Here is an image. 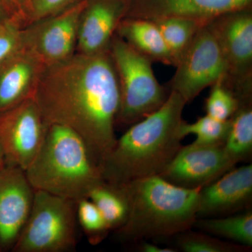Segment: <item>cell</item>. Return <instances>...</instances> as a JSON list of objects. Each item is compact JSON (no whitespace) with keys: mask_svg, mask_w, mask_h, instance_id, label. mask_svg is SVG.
<instances>
[{"mask_svg":"<svg viewBox=\"0 0 252 252\" xmlns=\"http://www.w3.org/2000/svg\"><path fill=\"white\" fill-rule=\"evenodd\" d=\"M193 228L252 248V208L228 216L196 219Z\"/></svg>","mask_w":252,"mask_h":252,"instance_id":"d6986e66","label":"cell"},{"mask_svg":"<svg viewBox=\"0 0 252 252\" xmlns=\"http://www.w3.org/2000/svg\"><path fill=\"white\" fill-rule=\"evenodd\" d=\"M25 172L34 190L74 201L87 198L103 181L84 139L58 124H48L40 148Z\"/></svg>","mask_w":252,"mask_h":252,"instance_id":"277c9868","label":"cell"},{"mask_svg":"<svg viewBox=\"0 0 252 252\" xmlns=\"http://www.w3.org/2000/svg\"><path fill=\"white\" fill-rule=\"evenodd\" d=\"M48 124L69 127L81 136L100 167L117 137L120 92L109 51L76 53L45 67L34 97Z\"/></svg>","mask_w":252,"mask_h":252,"instance_id":"6da1fadb","label":"cell"},{"mask_svg":"<svg viewBox=\"0 0 252 252\" xmlns=\"http://www.w3.org/2000/svg\"><path fill=\"white\" fill-rule=\"evenodd\" d=\"M77 203L34 190L32 205L12 252H69L77 246Z\"/></svg>","mask_w":252,"mask_h":252,"instance_id":"8992f818","label":"cell"},{"mask_svg":"<svg viewBox=\"0 0 252 252\" xmlns=\"http://www.w3.org/2000/svg\"><path fill=\"white\" fill-rule=\"evenodd\" d=\"M76 203L77 221L91 245H98L111 232L104 217L89 198H81Z\"/></svg>","mask_w":252,"mask_h":252,"instance_id":"cb8c5ba5","label":"cell"},{"mask_svg":"<svg viewBox=\"0 0 252 252\" xmlns=\"http://www.w3.org/2000/svg\"><path fill=\"white\" fill-rule=\"evenodd\" d=\"M208 25L226 62L223 84L239 101L252 98V6L220 15Z\"/></svg>","mask_w":252,"mask_h":252,"instance_id":"52a82bcc","label":"cell"},{"mask_svg":"<svg viewBox=\"0 0 252 252\" xmlns=\"http://www.w3.org/2000/svg\"><path fill=\"white\" fill-rule=\"evenodd\" d=\"M170 51L175 67L200 28L207 23L185 18H165L153 21Z\"/></svg>","mask_w":252,"mask_h":252,"instance_id":"44dd1931","label":"cell"},{"mask_svg":"<svg viewBox=\"0 0 252 252\" xmlns=\"http://www.w3.org/2000/svg\"><path fill=\"white\" fill-rule=\"evenodd\" d=\"M135 251L139 252H177L170 247H162L151 240H142L130 245Z\"/></svg>","mask_w":252,"mask_h":252,"instance_id":"f1b7e54d","label":"cell"},{"mask_svg":"<svg viewBox=\"0 0 252 252\" xmlns=\"http://www.w3.org/2000/svg\"><path fill=\"white\" fill-rule=\"evenodd\" d=\"M223 149L235 165L250 161L252 156V99L240 101L229 119Z\"/></svg>","mask_w":252,"mask_h":252,"instance_id":"ffe728a7","label":"cell"},{"mask_svg":"<svg viewBox=\"0 0 252 252\" xmlns=\"http://www.w3.org/2000/svg\"><path fill=\"white\" fill-rule=\"evenodd\" d=\"M124 185L130 211L125 224L114 231L119 243L130 247L142 240H168L193 228L200 189L177 187L158 175Z\"/></svg>","mask_w":252,"mask_h":252,"instance_id":"3957f363","label":"cell"},{"mask_svg":"<svg viewBox=\"0 0 252 252\" xmlns=\"http://www.w3.org/2000/svg\"><path fill=\"white\" fill-rule=\"evenodd\" d=\"M222 79L210 86V94L205 100L207 115L220 121L229 120L238 108L240 101Z\"/></svg>","mask_w":252,"mask_h":252,"instance_id":"d4e9b609","label":"cell"},{"mask_svg":"<svg viewBox=\"0 0 252 252\" xmlns=\"http://www.w3.org/2000/svg\"><path fill=\"white\" fill-rule=\"evenodd\" d=\"M22 29L14 20L0 22V65L24 49Z\"/></svg>","mask_w":252,"mask_h":252,"instance_id":"484cf974","label":"cell"},{"mask_svg":"<svg viewBox=\"0 0 252 252\" xmlns=\"http://www.w3.org/2000/svg\"><path fill=\"white\" fill-rule=\"evenodd\" d=\"M172 79L165 86L180 94L186 103L228 74L224 56L208 23L197 32L175 66Z\"/></svg>","mask_w":252,"mask_h":252,"instance_id":"ba28073f","label":"cell"},{"mask_svg":"<svg viewBox=\"0 0 252 252\" xmlns=\"http://www.w3.org/2000/svg\"><path fill=\"white\" fill-rule=\"evenodd\" d=\"M183 98L170 92L160 109L129 126L101 162L103 180L114 184L159 175L182 147Z\"/></svg>","mask_w":252,"mask_h":252,"instance_id":"7a4b0ae2","label":"cell"},{"mask_svg":"<svg viewBox=\"0 0 252 252\" xmlns=\"http://www.w3.org/2000/svg\"><path fill=\"white\" fill-rule=\"evenodd\" d=\"M15 19L24 28L31 23V0H4Z\"/></svg>","mask_w":252,"mask_h":252,"instance_id":"83f0119b","label":"cell"},{"mask_svg":"<svg viewBox=\"0 0 252 252\" xmlns=\"http://www.w3.org/2000/svg\"><path fill=\"white\" fill-rule=\"evenodd\" d=\"M230 121H220L210 116L198 118L193 124L185 122L181 134L185 138L189 135H195L193 143L201 145H223L229 130Z\"/></svg>","mask_w":252,"mask_h":252,"instance_id":"603a6c76","label":"cell"},{"mask_svg":"<svg viewBox=\"0 0 252 252\" xmlns=\"http://www.w3.org/2000/svg\"><path fill=\"white\" fill-rule=\"evenodd\" d=\"M236 165L223 145L191 144L181 147L172 161L158 176L169 183L187 189L210 185Z\"/></svg>","mask_w":252,"mask_h":252,"instance_id":"8fae6325","label":"cell"},{"mask_svg":"<svg viewBox=\"0 0 252 252\" xmlns=\"http://www.w3.org/2000/svg\"><path fill=\"white\" fill-rule=\"evenodd\" d=\"M87 198L98 208L111 232L125 224L130 211V202L124 184L103 180L91 190Z\"/></svg>","mask_w":252,"mask_h":252,"instance_id":"ac0fdd59","label":"cell"},{"mask_svg":"<svg viewBox=\"0 0 252 252\" xmlns=\"http://www.w3.org/2000/svg\"><path fill=\"white\" fill-rule=\"evenodd\" d=\"M85 4L86 0H79L57 14L25 26L24 49L46 67L72 57L77 52L79 19Z\"/></svg>","mask_w":252,"mask_h":252,"instance_id":"9c48e42d","label":"cell"},{"mask_svg":"<svg viewBox=\"0 0 252 252\" xmlns=\"http://www.w3.org/2000/svg\"><path fill=\"white\" fill-rule=\"evenodd\" d=\"M172 240L170 248L183 252H250L252 248L217 238L192 228L168 239Z\"/></svg>","mask_w":252,"mask_h":252,"instance_id":"7402d4cb","label":"cell"},{"mask_svg":"<svg viewBox=\"0 0 252 252\" xmlns=\"http://www.w3.org/2000/svg\"><path fill=\"white\" fill-rule=\"evenodd\" d=\"M129 0H86L79 19L77 52L97 54L109 51Z\"/></svg>","mask_w":252,"mask_h":252,"instance_id":"5bb4252c","label":"cell"},{"mask_svg":"<svg viewBox=\"0 0 252 252\" xmlns=\"http://www.w3.org/2000/svg\"><path fill=\"white\" fill-rule=\"evenodd\" d=\"M34 193L23 169L6 165L0 171V252H12L29 217Z\"/></svg>","mask_w":252,"mask_h":252,"instance_id":"7c38bea8","label":"cell"},{"mask_svg":"<svg viewBox=\"0 0 252 252\" xmlns=\"http://www.w3.org/2000/svg\"><path fill=\"white\" fill-rule=\"evenodd\" d=\"M109 51L117 72L120 92L116 127H128L160 109L170 92L158 81L152 67L153 62L117 34Z\"/></svg>","mask_w":252,"mask_h":252,"instance_id":"5b68a950","label":"cell"},{"mask_svg":"<svg viewBox=\"0 0 252 252\" xmlns=\"http://www.w3.org/2000/svg\"><path fill=\"white\" fill-rule=\"evenodd\" d=\"M6 165H6L4 152H3L2 149L0 146V171H1Z\"/></svg>","mask_w":252,"mask_h":252,"instance_id":"4dcf8cb0","label":"cell"},{"mask_svg":"<svg viewBox=\"0 0 252 252\" xmlns=\"http://www.w3.org/2000/svg\"><path fill=\"white\" fill-rule=\"evenodd\" d=\"M45 67L26 49L0 65V113L33 98Z\"/></svg>","mask_w":252,"mask_h":252,"instance_id":"2e32d148","label":"cell"},{"mask_svg":"<svg viewBox=\"0 0 252 252\" xmlns=\"http://www.w3.org/2000/svg\"><path fill=\"white\" fill-rule=\"evenodd\" d=\"M117 34L152 62L175 67L170 51L153 21L125 18L119 25Z\"/></svg>","mask_w":252,"mask_h":252,"instance_id":"e0dca14e","label":"cell"},{"mask_svg":"<svg viewBox=\"0 0 252 252\" xmlns=\"http://www.w3.org/2000/svg\"><path fill=\"white\" fill-rule=\"evenodd\" d=\"M77 1L79 0H31V23L57 14Z\"/></svg>","mask_w":252,"mask_h":252,"instance_id":"4316f807","label":"cell"},{"mask_svg":"<svg viewBox=\"0 0 252 252\" xmlns=\"http://www.w3.org/2000/svg\"><path fill=\"white\" fill-rule=\"evenodd\" d=\"M9 20H14L18 23L4 0H0V22L9 21Z\"/></svg>","mask_w":252,"mask_h":252,"instance_id":"f546056e","label":"cell"},{"mask_svg":"<svg viewBox=\"0 0 252 252\" xmlns=\"http://www.w3.org/2000/svg\"><path fill=\"white\" fill-rule=\"evenodd\" d=\"M47 125L34 98L0 113V146L6 165L26 171L40 148Z\"/></svg>","mask_w":252,"mask_h":252,"instance_id":"30bf717a","label":"cell"},{"mask_svg":"<svg viewBox=\"0 0 252 252\" xmlns=\"http://www.w3.org/2000/svg\"><path fill=\"white\" fill-rule=\"evenodd\" d=\"M252 165L233 167L199 191L197 219L234 215L252 209Z\"/></svg>","mask_w":252,"mask_h":252,"instance_id":"4fadbf2b","label":"cell"},{"mask_svg":"<svg viewBox=\"0 0 252 252\" xmlns=\"http://www.w3.org/2000/svg\"><path fill=\"white\" fill-rule=\"evenodd\" d=\"M252 6V0H129L126 18L156 21L185 18L209 23L235 10Z\"/></svg>","mask_w":252,"mask_h":252,"instance_id":"9a60e30c","label":"cell"}]
</instances>
